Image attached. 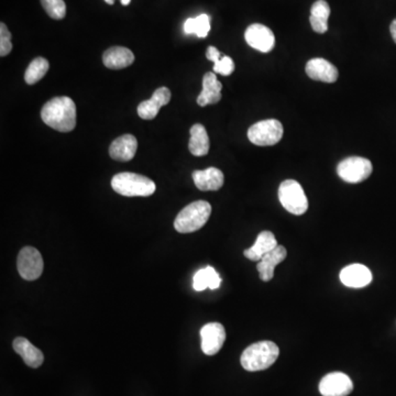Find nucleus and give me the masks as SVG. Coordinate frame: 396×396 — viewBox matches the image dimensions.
<instances>
[{
    "mask_svg": "<svg viewBox=\"0 0 396 396\" xmlns=\"http://www.w3.org/2000/svg\"><path fill=\"white\" fill-rule=\"evenodd\" d=\"M277 245H277L275 236L271 231H262L261 234H259L256 243L252 247L245 250L243 254L249 260L259 262L264 254L271 252Z\"/></svg>",
    "mask_w": 396,
    "mask_h": 396,
    "instance_id": "nucleus-21",
    "label": "nucleus"
},
{
    "mask_svg": "<svg viewBox=\"0 0 396 396\" xmlns=\"http://www.w3.org/2000/svg\"><path fill=\"white\" fill-rule=\"evenodd\" d=\"M108 5H114L115 3V0H105Z\"/></svg>",
    "mask_w": 396,
    "mask_h": 396,
    "instance_id": "nucleus-33",
    "label": "nucleus"
},
{
    "mask_svg": "<svg viewBox=\"0 0 396 396\" xmlns=\"http://www.w3.org/2000/svg\"><path fill=\"white\" fill-rule=\"evenodd\" d=\"M45 13L55 20H61L66 15V5L64 0H41Z\"/></svg>",
    "mask_w": 396,
    "mask_h": 396,
    "instance_id": "nucleus-27",
    "label": "nucleus"
},
{
    "mask_svg": "<svg viewBox=\"0 0 396 396\" xmlns=\"http://www.w3.org/2000/svg\"><path fill=\"white\" fill-rule=\"evenodd\" d=\"M283 131V125L279 120H262L251 125L247 130V138L256 146H274L281 141Z\"/></svg>",
    "mask_w": 396,
    "mask_h": 396,
    "instance_id": "nucleus-6",
    "label": "nucleus"
},
{
    "mask_svg": "<svg viewBox=\"0 0 396 396\" xmlns=\"http://www.w3.org/2000/svg\"><path fill=\"white\" fill-rule=\"evenodd\" d=\"M280 356L279 346L273 342H259L247 346L243 352L240 363L249 372L266 370L271 367Z\"/></svg>",
    "mask_w": 396,
    "mask_h": 396,
    "instance_id": "nucleus-2",
    "label": "nucleus"
},
{
    "mask_svg": "<svg viewBox=\"0 0 396 396\" xmlns=\"http://www.w3.org/2000/svg\"><path fill=\"white\" fill-rule=\"evenodd\" d=\"M352 390L351 379L342 372L329 373L319 383V392L323 396H348Z\"/></svg>",
    "mask_w": 396,
    "mask_h": 396,
    "instance_id": "nucleus-9",
    "label": "nucleus"
},
{
    "mask_svg": "<svg viewBox=\"0 0 396 396\" xmlns=\"http://www.w3.org/2000/svg\"><path fill=\"white\" fill-rule=\"evenodd\" d=\"M13 346L15 351L24 359V363L28 367L37 369L45 361V356L41 350L38 349L37 346H34L28 339L24 337L15 339Z\"/></svg>",
    "mask_w": 396,
    "mask_h": 396,
    "instance_id": "nucleus-18",
    "label": "nucleus"
},
{
    "mask_svg": "<svg viewBox=\"0 0 396 396\" xmlns=\"http://www.w3.org/2000/svg\"><path fill=\"white\" fill-rule=\"evenodd\" d=\"M330 7L325 0H317L310 9V26L317 33H325L328 30V19Z\"/></svg>",
    "mask_w": 396,
    "mask_h": 396,
    "instance_id": "nucleus-22",
    "label": "nucleus"
},
{
    "mask_svg": "<svg viewBox=\"0 0 396 396\" xmlns=\"http://www.w3.org/2000/svg\"><path fill=\"white\" fill-rule=\"evenodd\" d=\"M279 199L282 206L293 215L305 214L308 209V201L305 192L300 183L287 180L279 188Z\"/></svg>",
    "mask_w": 396,
    "mask_h": 396,
    "instance_id": "nucleus-5",
    "label": "nucleus"
},
{
    "mask_svg": "<svg viewBox=\"0 0 396 396\" xmlns=\"http://www.w3.org/2000/svg\"><path fill=\"white\" fill-rule=\"evenodd\" d=\"M138 141L132 135H123L110 144L109 154L116 161L128 162L136 155Z\"/></svg>",
    "mask_w": 396,
    "mask_h": 396,
    "instance_id": "nucleus-15",
    "label": "nucleus"
},
{
    "mask_svg": "<svg viewBox=\"0 0 396 396\" xmlns=\"http://www.w3.org/2000/svg\"><path fill=\"white\" fill-rule=\"evenodd\" d=\"M206 58L208 59L211 62L217 63L220 60V52H219L218 49L215 47H209L207 49Z\"/></svg>",
    "mask_w": 396,
    "mask_h": 396,
    "instance_id": "nucleus-30",
    "label": "nucleus"
},
{
    "mask_svg": "<svg viewBox=\"0 0 396 396\" xmlns=\"http://www.w3.org/2000/svg\"><path fill=\"white\" fill-rule=\"evenodd\" d=\"M41 118L54 130L70 132L76 127L75 102L68 96L55 97L43 106Z\"/></svg>",
    "mask_w": 396,
    "mask_h": 396,
    "instance_id": "nucleus-1",
    "label": "nucleus"
},
{
    "mask_svg": "<svg viewBox=\"0 0 396 396\" xmlns=\"http://www.w3.org/2000/svg\"><path fill=\"white\" fill-rule=\"evenodd\" d=\"M390 30H391L392 38H393L394 42L396 43V19L392 22Z\"/></svg>",
    "mask_w": 396,
    "mask_h": 396,
    "instance_id": "nucleus-31",
    "label": "nucleus"
},
{
    "mask_svg": "<svg viewBox=\"0 0 396 396\" xmlns=\"http://www.w3.org/2000/svg\"><path fill=\"white\" fill-rule=\"evenodd\" d=\"M102 62L110 70H123L135 62V55L127 47H110L102 55Z\"/></svg>",
    "mask_w": 396,
    "mask_h": 396,
    "instance_id": "nucleus-20",
    "label": "nucleus"
},
{
    "mask_svg": "<svg viewBox=\"0 0 396 396\" xmlns=\"http://www.w3.org/2000/svg\"><path fill=\"white\" fill-rule=\"evenodd\" d=\"M193 180L198 190H218L222 188L224 182V173L216 167H208L203 171H194Z\"/></svg>",
    "mask_w": 396,
    "mask_h": 396,
    "instance_id": "nucleus-17",
    "label": "nucleus"
},
{
    "mask_svg": "<svg viewBox=\"0 0 396 396\" xmlns=\"http://www.w3.org/2000/svg\"><path fill=\"white\" fill-rule=\"evenodd\" d=\"M222 85L217 79L216 74H205L203 79V91L197 97V104L201 107L207 105L217 104L222 99Z\"/></svg>",
    "mask_w": 396,
    "mask_h": 396,
    "instance_id": "nucleus-19",
    "label": "nucleus"
},
{
    "mask_svg": "<svg viewBox=\"0 0 396 396\" xmlns=\"http://www.w3.org/2000/svg\"><path fill=\"white\" fill-rule=\"evenodd\" d=\"M211 214V206L208 201H194L178 213L175 218L174 228L181 234L197 231L206 224Z\"/></svg>",
    "mask_w": 396,
    "mask_h": 396,
    "instance_id": "nucleus-4",
    "label": "nucleus"
},
{
    "mask_svg": "<svg viewBox=\"0 0 396 396\" xmlns=\"http://www.w3.org/2000/svg\"><path fill=\"white\" fill-rule=\"evenodd\" d=\"M120 3H123V6H128L131 3V0H120Z\"/></svg>",
    "mask_w": 396,
    "mask_h": 396,
    "instance_id": "nucleus-32",
    "label": "nucleus"
},
{
    "mask_svg": "<svg viewBox=\"0 0 396 396\" xmlns=\"http://www.w3.org/2000/svg\"><path fill=\"white\" fill-rule=\"evenodd\" d=\"M50 64L45 59H34L26 68L24 74V81L29 85H34L45 77L49 70Z\"/></svg>",
    "mask_w": 396,
    "mask_h": 396,
    "instance_id": "nucleus-26",
    "label": "nucleus"
},
{
    "mask_svg": "<svg viewBox=\"0 0 396 396\" xmlns=\"http://www.w3.org/2000/svg\"><path fill=\"white\" fill-rule=\"evenodd\" d=\"M306 74L314 81L335 83L338 79V70L325 59H313L306 64Z\"/></svg>",
    "mask_w": 396,
    "mask_h": 396,
    "instance_id": "nucleus-14",
    "label": "nucleus"
},
{
    "mask_svg": "<svg viewBox=\"0 0 396 396\" xmlns=\"http://www.w3.org/2000/svg\"><path fill=\"white\" fill-rule=\"evenodd\" d=\"M201 350L207 356L217 355L226 340V330L222 323H206L201 329Z\"/></svg>",
    "mask_w": 396,
    "mask_h": 396,
    "instance_id": "nucleus-10",
    "label": "nucleus"
},
{
    "mask_svg": "<svg viewBox=\"0 0 396 396\" xmlns=\"http://www.w3.org/2000/svg\"><path fill=\"white\" fill-rule=\"evenodd\" d=\"M245 39L247 45L262 53L270 52L275 45V37L272 30L261 24H253L247 26Z\"/></svg>",
    "mask_w": 396,
    "mask_h": 396,
    "instance_id": "nucleus-11",
    "label": "nucleus"
},
{
    "mask_svg": "<svg viewBox=\"0 0 396 396\" xmlns=\"http://www.w3.org/2000/svg\"><path fill=\"white\" fill-rule=\"evenodd\" d=\"M112 190L127 197H146L154 194L157 186L153 181L136 173L123 172L116 174L112 180Z\"/></svg>",
    "mask_w": 396,
    "mask_h": 396,
    "instance_id": "nucleus-3",
    "label": "nucleus"
},
{
    "mask_svg": "<svg viewBox=\"0 0 396 396\" xmlns=\"http://www.w3.org/2000/svg\"><path fill=\"white\" fill-rule=\"evenodd\" d=\"M342 284L352 289H361L367 287L372 282V273L370 268L363 264H350L342 268L339 274Z\"/></svg>",
    "mask_w": 396,
    "mask_h": 396,
    "instance_id": "nucleus-12",
    "label": "nucleus"
},
{
    "mask_svg": "<svg viewBox=\"0 0 396 396\" xmlns=\"http://www.w3.org/2000/svg\"><path fill=\"white\" fill-rule=\"evenodd\" d=\"M19 274L26 281H34L43 272V259L41 253L33 247H24L19 252L17 260Z\"/></svg>",
    "mask_w": 396,
    "mask_h": 396,
    "instance_id": "nucleus-8",
    "label": "nucleus"
},
{
    "mask_svg": "<svg viewBox=\"0 0 396 396\" xmlns=\"http://www.w3.org/2000/svg\"><path fill=\"white\" fill-rule=\"evenodd\" d=\"M211 30V18L208 15H199L196 18H190L184 24L186 34H196L198 38H206Z\"/></svg>",
    "mask_w": 396,
    "mask_h": 396,
    "instance_id": "nucleus-25",
    "label": "nucleus"
},
{
    "mask_svg": "<svg viewBox=\"0 0 396 396\" xmlns=\"http://www.w3.org/2000/svg\"><path fill=\"white\" fill-rule=\"evenodd\" d=\"M215 74H220V75L229 76L232 72L235 70V63L229 56H222L218 62L215 63L214 68Z\"/></svg>",
    "mask_w": 396,
    "mask_h": 396,
    "instance_id": "nucleus-29",
    "label": "nucleus"
},
{
    "mask_svg": "<svg viewBox=\"0 0 396 396\" xmlns=\"http://www.w3.org/2000/svg\"><path fill=\"white\" fill-rule=\"evenodd\" d=\"M373 167L365 158L350 157L340 162L337 167L339 178L350 184H357L370 178Z\"/></svg>",
    "mask_w": 396,
    "mask_h": 396,
    "instance_id": "nucleus-7",
    "label": "nucleus"
},
{
    "mask_svg": "<svg viewBox=\"0 0 396 396\" xmlns=\"http://www.w3.org/2000/svg\"><path fill=\"white\" fill-rule=\"evenodd\" d=\"M13 43H11V33L5 24H0V55L6 56L11 52Z\"/></svg>",
    "mask_w": 396,
    "mask_h": 396,
    "instance_id": "nucleus-28",
    "label": "nucleus"
},
{
    "mask_svg": "<svg viewBox=\"0 0 396 396\" xmlns=\"http://www.w3.org/2000/svg\"><path fill=\"white\" fill-rule=\"evenodd\" d=\"M287 257V251L283 245H277L271 252L266 253L258 262L259 277L264 282H270L274 277V268Z\"/></svg>",
    "mask_w": 396,
    "mask_h": 396,
    "instance_id": "nucleus-16",
    "label": "nucleus"
},
{
    "mask_svg": "<svg viewBox=\"0 0 396 396\" xmlns=\"http://www.w3.org/2000/svg\"><path fill=\"white\" fill-rule=\"evenodd\" d=\"M190 153L195 157H204L209 152V138L206 128L201 123H196L190 128V139L188 144Z\"/></svg>",
    "mask_w": 396,
    "mask_h": 396,
    "instance_id": "nucleus-23",
    "label": "nucleus"
},
{
    "mask_svg": "<svg viewBox=\"0 0 396 396\" xmlns=\"http://www.w3.org/2000/svg\"><path fill=\"white\" fill-rule=\"evenodd\" d=\"M220 283L222 279L213 266L201 268L194 275L193 287L197 292L206 289H217L220 287Z\"/></svg>",
    "mask_w": 396,
    "mask_h": 396,
    "instance_id": "nucleus-24",
    "label": "nucleus"
},
{
    "mask_svg": "<svg viewBox=\"0 0 396 396\" xmlns=\"http://www.w3.org/2000/svg\"><path fill=\"white\" fill-rule=\"evenodd\" d=\"M171 100V91L167 87H160L154 91L151 98L141 102L138 106V115L142 119L152 120L157 117L160 109L169 104Z\"/></svg>",
    "mask_w": 396,
    "mask_h": 396,
    "instance_id": "nucleus-13",
    "label": "nucleus"
}]
</instances>
